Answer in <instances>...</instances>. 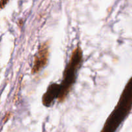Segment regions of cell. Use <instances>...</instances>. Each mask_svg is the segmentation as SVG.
Instances as JSON below:
<instances>
[{
	"instance_id": "obj_1",
	"label": "cell",
	"mask_w": 132,
	"mask_h": 132,
	"mask_svg": "<svg viewBox=\"0 0 132 132\" xmlns=\"http://www.w3.org/2000/svg\"><path fill=\"white\" fill-rule=\"evenodd\" d=\"M132 110V77L128 81L114 110L101 132H116Z\"/></svg>"
},
{
	"instance_id": "obj_2",
	"label": "cell",
	"mask_w": 132,
	"mask_h": 132,
	"mask_svg": "<svg viewBox=\"0 0 132 132\" xmlns=\"http://www.w3.org/2000/svg\"><path fill=\"white\" fill-rule=\"evenodd\" d=\"M82 61V50L79 46L72 51L69 62L63 73V78L60 84V92L57 100L63 103L70 92L76 80V75Z\"/></svg>"
},
{
	"instance_id": "obj_3",
	"label": "cell",
	"mask_w": 132,
	"mask_h": 132,
	"mask_svg": "<svg viewBox=\"0 0 132 132\" xmlns=\"http://www.w3.org/2000/svg\"><path fill=\"white\" fill-rule=\"evenodd\" d=\"M49 56V45L45 42L39 46L37 54L34 57L32 73L33 74L39 72L46 65Z\"/></svg>"
},
{
	"instance_id": "obj_4",
	"label": "cell",
	"mask_w": 132,
	"mask_h": 132,
	"mask_svg": "<svg viewBox=\"0 0 132 132\" xmlns=\"http://www.w3.org/2000/svg\"><path fill=\"white\" fill-rule=\"evenodd\" d=\"M60 92V85L57 83H52L47 88L46 92L43 96V104L46 107L52 105L55 98L57 99Z\"/></svg>"
},
{
	"instance_id": "obj_5",
	"label": "cell",
	"mask_w": 132,
	"mask_h": 132,
	"mask_svg": "<svg viewBox=\"0 0 132 132\" xmlns=\"http://www.w3.org/2000/svg\"><path fill=\"white\" fill-rule=\"evenodd\" d=\"M10 116H11V113H10V112H9V113H7L6 115H5V117H4V119H3L4 123H5V122H6V121L9 119V118L10 117Z\"/></svg>"
},
{
	"instance_id": "obj_6",
	"label": "cell",
	"mask_w": 132,
	"mask_h": 132,
	"mask_svg": "<svg viewBox=\"0 0 132 132\" xmlns=\"http://www.w3.org/2000/svg\"><path fill=\"white\" fill-rule=\"evenodd\" d=\"M9 0H1L0 1V8H3L5 6V5H6V3L8 2Z\"/></svg>"
}]
</instances>
